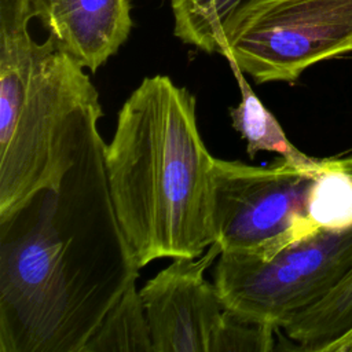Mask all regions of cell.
<instances>
[{"instance_id":"obj_1","label":"cell","mask_w":352,"mask_h":352,"mask_svg":"<svg viewBox=\"0 0 352 352\" xmlns=\"http://www.w3.org/2000/svg\"><path fill=\"white\" fill-rule=\"evenodd\" d=\"M94 128L73 164L0 213V352H82L138 265Z\"/></svg>"},{"instance_id":"obj_2","label":"cell","mask_w":352,"mask_h":352,"mask_svg":"<svg viewBox=\"0 0 352 352\" xmlns=\"http://www.w3.org/2000/svg\"><path fill=\"white\" fill-rule=\"evenodd\" d=\"M213 162L194 95L168 76L143 78L104 151L113 205L140 268L164 257L195 258L214 242Z\"/></svg>"},{"instance_id":"obj_3","label":"cell","mask_w":352,"mask_h":352,"mask_svg":"<svg viewBox=\"0 0 352 352\" xmlns=\"http://www.w3.org/2000/svg\"><path fill=\"white\" fill-rule=\"evenodd\" d=\"M100 117L91 78L51 36L0 29V213L58 180Z\"/></svg>"},{"instance_id":"obj_4","label":"cell","mask_w":352,"mask_h":352,"mask_svg":"<svg viewBox=\"0 0 352 352\" xmlns=\"http://www.w3.org/2000/svg\"><path fill=\"white\" fill-rule=\"evenodd\" d=\"M352 268V227L319 230L268 258L221 253L214 286L236 316L280 330Z\"/></svg>"},{"instance_id":"obj_5","label":"cell","mask_w":352,"mask_h":352,"mask_svg":"<svg viewBox=\"0 0 352 352\" xmlns=\"http://www.w3.org/2000/svg\"><path fill=\"white\" fill-rule=\"evenodd\" d=\"M314 169L282 158L248 165L214 158L212 224L221 253L268 258L319 228L309 220Z\"/></svg>"},{"instance_id":"obj_6","label":"cell","mask_w":352,"mask_h":352,"mask_svg":"<svg viewBox=\"0 0 352 352\" xmlns=\"http://www.w3.org/2000/svg\"><path fill=\"white\" fill-rule=\"evenodd\" d=\"M351 51L352 0H257L220 54L261 84L293 82L308 67Z\"/></svg>"},{"instance_id":"obj_7","label":"cell","mask_w":352,"mask_h":352,"mask_svg":"<svg viewBox=\"0 0 352 352\" xmlns=\"http://www.w3.org/2000/svg\"><path fill=\"white\" fill-rule=\"evenodd\" d=\"M220 254L213 242L195 258L175 257L139 290L154 352H216L227 308L205 272Z\"/></svg>"},{"instance_id":"obj_8","label":"cell","mask_w":352,"mask_h":352,"mask_svg":"<svg viewBox=\"0 0 352 352\" xmlns=\"http://www.w3.org/2000/svg\"><path fill=\"white\" fill-rule=\"evenodd\" d=\"M28 12L92 73L120 50L133 26L129 0H29Z\"/></svg>"},{"instance_id":"obj_9","label":"cell","mask_w":352,"mask_h":352,"mask_svg":"<svg viewBox=\"0 0 352 352\" xmlns=\"http://www.w3.org/2000/svg\"><path fill=\"white\" fill-rule=\"evenodd\" d=\"M283 334L305 352H330L331 346L352 330V268L318 302L298 312Z\"/></svg>"},{"instance_id":"obj_10","label":"cell","mask_w":352,"mask_h":352,"mask_svg":"<svg viewBox=\"0 0 352 352\" xmlns=\"http://www.w3.org/2000/svg\"><path fill=\"white\" fill-rule=\"evenodd\" d=\"M241 91V100L230 109L232 128L246 142V151L254 158L258 151H271L279 154L298 166L314 169L319 158H312L300 151L286 136L275 116L263 104L254 91L243 77V73L230 65Z\"/></svg>"},{"instance_id":"obj_11","label":"cell","mask_w":352,"mask_h":352,"mask_svg":"<svg viewBox=\"0 0 352 352\" xmlns=\"http://www.w3.org/2000/svg\"><path fill=\"white\" fill-rule=\"evenodd\" d=\"M257 0H170L173 34L208 54L221 52L242 14Z\"/></svg>"},{"instance_id":"obj_12","label":"cell","mask_w":352,"mask_h":352,"mask_svg":"<svg viewBox=\"0 0 352 352\" xmlns=\"http://www.w3.org/2000/svg\"><path fill=\"white\" fill-rule=\"evenodd\" d=\"M82 352H154L136 280L122 292L88 338Z\"/></svg>"},{"instance_id":"obj_13","label":"cell","mask_w":352,"mask_h":352,"mask_svg":"<svg viewBox=\"0 0 352 352\" xmlns=\"http://www.w3.org/2000/svg\"><path fill=\"white\" fill-rule=\"evenodd\" d=\"M308 216L319 230L352 227V155L320 158L309 190Z\"/></svg>"},{"instance_id":"obj_14","label":"cell","mask_w":352,"mask_h":352,"mask_svg":"<svg viewBox=\"0 0 352 352\" xmlns=\"http://www.w3.org/2000/svg\"><path fill=\"white\" fill-rule=\"evenodd\" d=\"M276 333L272 326L242 319L227 309L216 352H268L275 348Z\"/></svg>"},{"instance_id":"obj_15","label":"cell","mask_w":352,"mask_h":352,"mask_svg":"<svg viewBox=\"0 0 352 352\" xmlns=\"http://www.w3.org/2000/svg\"><path fill=\"white\" fill-rule=\"evenodd\" d=\"M29 0H0V29H23L29 26Z\"/></svg>"},{"instance_id":"obj_16","label":"cell","mask_w":352,"mask_h":352,"mask_svg":"<svg viewBox=\"0 0 352 352\" xmlns=\"http://www.w3.org/2000/svg\"><path fill=\"white\" fill-rule=\"evenodd\" d=\"M330 352H352V330L344 336L338 342H336Z\"/></svg>"}]
</instances>
